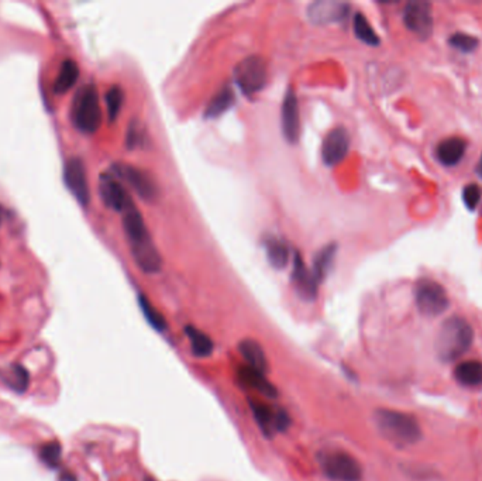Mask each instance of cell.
I'll list each match as a JSON object with an SVG mask.
<instances>
[{"mask_svg":"<svg viewBox=\"0 0 482 481\" xmlns=\"http://www.w3.org/2000/svg\"><path fill=\"white\" fill-rule=\"evenodd\" d=\"M121 222L130 251L137 265L149 274L158 272L163 267L161 254L153 242L142 212L137 209L134 202L121 212Z\"/></svg>","mask_w":482,"mask_h":481,"instance_id":"1","label":"cell"},{"mask_svg":"<svg viewBox=\"0 0 482 481\" xmlns=\"http://www.w3.org/2000/svg\"><path fill=\"white\" fill-rule=\"evenodd\" d=\"M374 422L381 436L396 447L416 445L423 436L418 420L407 412L385 408L377 409Z\"/></svg>","mask_w":482,"mask_h":481,"instance_id":"2","label":"cell"},{"mask_svg":"<svg viewBox=\"0 0 482 481\" xmlns=\"http://www.w3.org/2000/svg\"><path fill=\"white\" fill-rule=\"evenodd\" d=\"M474 330L461 316L446 319L436 337V355L444 363H451L464 356L472 346Z\"/></svg>","mask_w":482,"mask_h":481,"instance_id":"3","label":"cell"},{"mask_svg":"<svg viewBox=\"0 0 482 481\" xmlns=\"http://www.w3.org/2000/svg\"><path fill=\"white\" fill-rule=\"evenodd\" d=\"M70 117L74 127L81 133L93 134L98 131L102 123V109L98 88L93 84L82 85L75 92Z\"/></svg>","mask_w":482,"mask_h":481,"instance_id":"4","label":"cell"},{"mask_svg":"<svg viewBox=\"0 0 482 481\" xmlns=\"http://www.w3.org/2000/svg\"><path fill=\"white\" fill-rule=\"evenodd\" d=\"M319 464L330 481H361V463L344 450H324L319 454Z\"/></svg>","mask_w":482,"mask_h":481,"instance_id":"5","label":"cell"},{"mask_svg":"<svg viewBox=\"0 0 482 481\" xmlns=\"http://www.w3.org/2000/svg\"><path fill=\"white\" fill-rule=\"evenodd\" d=\"M415 301L419 312L428 318H436L450 306L447 291L440 283L432 279H422L416 283Z\"/></svg>","mask_w":482,"mask_h":481,"instance_id":"6","label":"cell"},{"mask_svg":"<svg viewBox=\"0 0 482 481\" xmlns=\"http://www.w3.org/2000/svg\"><path fill=\"white\" fill-rule=\"evenodd\" d=\"M233 75L237 87L246 95H254L259 92L266 84V62L262 57L250 55L236 65Z\"/></svg>","mask_w":482,"mask_h":481,"instance_id":"7","label":"cell"},{"mask_svg":"<svg viewBox=\"0 0 482 481\" xmlns=\"http://www.w3.org/2000/svg\"><path fill=\"white\" fill-rule=\"evenodd\" d=\"M113 172L128 184L143 199L154 200L158 196V186L149 172L128 164H114Z\"/></svg>","mask_w":482,"mask_h":481,"instance_id":"8","label":"cell"},{"mask_svg":"<svg viewBox=\"0 0 482 481\" xmlns=\"http://www.w3.org/2000/svg\"><path fill=\"white\" fill-rule=\"evenodd\" d=\"M403 23L421 40H428L433 33L432 5L428 2H409L403 10Z\"/></svg>","mask_w":482,"mask_h":481,"instance_id":"9","label":"cell"},{"mask_svg":"<svg viewBox=\"0 0 482 481\" xmlns=\"http://www.w3.org/2000/svg\"><path fill=\"white\" fill-rule=\"evenodd\" d=\"M63 182L74 198L82 205L88 206L91 202V189L88 184V175L81 158L73 157L65 163Z\"/></svg>","mask_w":482,"mask_h":481,"instance_id":"10","label":"cell"},{"mask_svg":"<svg viewBox=\"0 0 482 481\" xmlns=\"http://www.w3.org/2000/svg\"><path fill=\"white\" fill-rule=\"evenodd\" d=\"M350 150V134L344 127H336L327 133L322 143V158L329 167H334L346 158Z\"/></svg>","mask_w":482,"mask_h":481,"instance_id":"11","label":"cell"},{"mask_svg":"<svg viewBox=\"0 0 482 481\" xmlns=\"http://www.w3.org/2000/svg\"><path fill=\"white\" fill-rule=\"evenodd\" d=\"M99 195L107 208L121 214L127 206L133 202L131 196L127 193L126 188L112 174L103 172L99 177Z\"/></svg>","mask_w":482,"mask_h":481,"instance_id":"12","label":"cell"},{"mask_svg":"<svg viewBox=\"0 0 482 481\" xmlns=\"http://www.w3.org/2000/svg\"><path fill=\"white\" fill-rule=\"evenodd\" d=\"M281 127L284 137L289 143H296L301 133L299 103L292 89H288L281 109Z\"/></svg>","mask_w":482,"mask_h":481,"instance_id":"13","label":"cell"},{"mask_svg":"<svg viewBox=\"0 0 482 481\" xmlns=\"http://www.w3.org/2000/svg\"><path fill=\"white\" fill-rule=\"evenodd\" d=\"M292 281L298 294L305 299H313L317 295L319 281L316 280L312 269H309L299 253L294 254V269H292Z\"/></svg>","mask_w":482,"mask_h":481,"instance_id":"14","label":"cell"},{"mask_svg":"<svg viewBox=\"0 0 482 481\" xmlns=\"http://www.w3.org/2000/svg\"><path fill=\"white\" fill-rule=\"evenodd\" d=\"M250 408L258 428L266 438H271L275 432H278V417L281 409H275L269 404L257 399H250Z\"/></svg>","mask_w":482,"mask_h":481,"instance_id":"15","label":"cell"},{"mask_svg":"<svg viewBox=\"0 0 482 481\" xmlns=\"http://www.w3.org/2000/svg\"><path fill=\"white\" fill-rule=\"evenodd\" d=\"M349 12V5L340 2H315L308 8V16L317 24L341 20Z\"/></svg>","mask_w":482,"mask_h":481,"instance_id":"16","label":"cell"},{"mask_svg":"<svg viewBox=\"0 0 482 481\" xmlns=\"http://www.w3.org/2000/svg\"><path fill=\"white\" fill-rule=\"evenodd\" d=\"M237 373H239L240 381L246 387L259 392L261 395H264L265 398H269V399H275L278 397L277 388H275V385L266 378V376L264 373L257 371L248 366L239 367Z\"/></svg>","mask_w":482,"mask_h":481,"instance_id":"17","label":"cell"},{"mask_svg":"<svg viewBox=\"0 0 482 481\" xmlns=\"http://www.w3.org/2000/svg\"><path fill=\"white\" fill-rule=\"evenodd\" d=\"M467 151V142L461 137H447L436 147V158L446 167L457 165Z\"/></svg>","mask_w":482,"mask_h":481,"instance_id":"18","label":"cell"},{"mask_svg":"<svg viewBox=\"0 0 482 481\" xmlns=\"http://www.w3.org/2000/svg\"><path fill=\"white\" fill-rule=\"evenodd\" d=\"M239 352L243 356V359L246 360L247 366L261 371L264 374L268 373L269 370V363L268 359L265 356L264 349L261 348L259 343L254 339H244L239 343Z\"/></svg>","mask_w":482,"mask_h":481,"instance_id":"19","label":"cell"},{"mask_svg":"<svg viewBox=\"0 0 482 481\" xmlns=\"http://www.w3.org/2000/svg\"><path fill=\"white\" fill-rule=\"evenodd\" d=\"M455 381L467 388L482 387V362L467 360L461 362L454 369Z\"/></svg>","mask_w":482,"mask_h":481,"instance_id":"20","label":"cell"},{"mask_svg":"<svg viewBox=\"0 0 482 481\" xmlns=\"http://www.w3.org/2000/svg\"><path fill=\"white\" fill-rule=\"evenodd\" d=\"M80 78V66L74 59H65L61 64L59 73L54 82V92L58 95L66 94Z\"/></svg>","mask_w":482,"mask_h":481,"instance_id":"21","label":"cell"},{"mask_svg":"<svg viewBox=\"0 0 482 481\" xmlns=\"http://www.w3.org/2000/svg\"><path fill=\"white\" fill-rule=\"evenodd\" d=\"M185 333L190 341L192 353L196 357H209L213 353V350H215L213 340L204 332L189 325L185 327Z\"/></svg>","mask_w":482,"mask_h":481,"instance_id":"22","label":"cell"},{"mask_svg":"<svg viewBox=\"0 0 482 481\" xmlns=\"http://www.w3.org/2000/svg\"><path fill=\"white\" fill-rule=\"evenodd\" d=\"M336 254H337V246L334 243H330V244L322 247L319 250V253L316 254L312 271H313L315 277L319 283L330 272V269L334 264V260H336Z\"/></svg>","mask_w":482,"mask_h":481,"instance_id":"23","label":"cell"},{"mask_svg":"<svg viewBox=\"0 0 482 481\" xmlns=\"http://www.w3.org/2000/svg\"><path fill=\"white\" fill-rule=\"evenodd\" d=\"M265 253L268 261L275 268H284L289 260V250L285 242L278 237H268L265 240Z\"/></svg>","mask_w":482,"mask_h":481,"instance_id":"24","label":"cell"},{"mask_svg":"<svg viewBox=\"0 0 482 481\" xmlns=\"http://www.w3.org/2000/svg\"><path fill=\"white\" fill-rule=\"evenodd\" d=\"M234 102V92L230 87H223L208 103L204 110V116L209 119L219 117L223 114Z\"/></svg>","mask_w":482,"mask_h":481,"instance_id":"25","label":"cell"},{"mask_svg":"<svg viewBox=\"0 0 482 481\" xmlns=\"http://www.w3.org/2000/svg\"><path fill=\"white\" fill-rule=\"evenodd\" d=\"M353 29H354L357 38L361 40L363 43L372 45V47H377L381 43L378 34L375 33V30L372 29V26L368 22V19L363 13H356L354 22H353Z\"/></svg>","mask_w":482,"mask_h":481,"instance_id":"26","label":"cell"},{"mask_svg":"<svg viewBox=\"0 0 482 481\" xmlns=\"http://www.w3.org/2000/svg\"><path fill=\"white\" fill-rule=\"evenodd\" d=\"M139 304L140 308L147 319V322L157 330V332H165L168 325L165 318L156 309V306L149 301V298L146 295H140L139 297Z\"/></svg>","mask_w":482,"mask_h":481,"instance_id":"27","label":"cell"},{"mask_svg":"<svg viewBox=\"0 0 482 481\" xmlns=\"http://www.w3.org/2000/svg\"><path fill=\"white\" fill-rule=\"evenodd\" d=\"M2 380L15 391L23 392L29 387V373L24 370L23 366H12L8 369L6 373H3Z\"/></svg>","mask_w":482,"mask_h":481,"instance_id":"28","label":"cell"},{"mask_svg":"<svg viewBox=\"0 0 482 481\" xmlns=\"http://www.w3.org/2000/svg\"><path fill=\"white\" fill-rule=\"evenodd\" d=\"M124 92L120 87H112L106 94V108L109 121H114L123 108Z\"/></svg>","mask_w":482,"mask_h":481,"instance_id":"29","label":"cell"},{"mask_svg":"<svg viewBox=\"0 0 482 481\" xmlns=\"http://www.w3.org/2000/svg\"><path fill=\"white\" fill-rule=\"evenodd\" d=\"M449 44L461 52H472L478 47V38L467 33H454L449 38Z\"/></svg>","mask_w":482,"mask_h":481,"instance_id":"30","label":"cell"},{"mask_svg":"<svg viewBox=\"0 0 482 481\" xmlns=\"http://www.w3.org/2000/svg\"><path fill=\"white\" fill-rule=\"evenodd\" d=\"M144 145H147V133L144 131V127L140 123L133 121L127 131V147L137 149L143 147Z\"/></svg>","mask_w":482,"mask_h":481,"instance_id":"31","label":"cell"},{"mask_svg":"<svg viewBox=\"0 0 482 481\" xmlns=\"http://www.w3.org/2000/svg\"><path fill=\"white\" fill-rule=\"evenodd\" d=\"M40 459L48 467H51V468L57 467L61 461V446H59V443L58 442L45 443L40 450Z\"/></svg>","mask_w":482,"mask_h":481,"instance_id":"32","label":"cell"},{"mask_svg":"<svg viewBox=\"0 0 482 481\" xmlns=\"http://www.w3.org/2000/svg\"><path fill=\"white\" fill-rule=\"evenodd\" d=\"M482 198V189L476 184H469L462 189V200L469 211H474Z\"/></svg>","mask_w":482,"mask_h":481,"instance_id":"33","label":"cell"},{"mask_svg":"<svg viewBox=\"0 0 482 481\" xmlns=\"http://www.w3.org/2000/svg\"><path fill=\"white\" fill-rule=\"evenodd\" d=\"M476 174L482 178V154H481V158H479V161L476 164Z\"/></svg>","mask_w":482,"mask_h":481,"instance_id":"34","label":"cell"},{"mask_svg":"<svg viewBox=\"0 0 482 481\" xmlns=\"http://www.w3.org/2000/svg\"><path fill=\"white\" fill-rule=\"evenodd\" d=\"M2 219H3V209H2V206H0V223H2Z\"/></svg>","mask_w":482,"mask_h":481,"instance_id":"35","label":"cell"}]
</instances>
